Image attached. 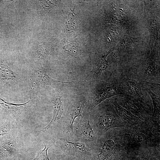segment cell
<instances>
[{
  "label": "cell",
  "mask_w": 160,
  "mask_h": 160,
  "mask_svg": "<svg viewBox=\"0 0 160 160\" xmlns=\"http://www.w3.org/2000/svg\"><path fill=\"white\" fill-rule=\"evenodd\" d=\"M57 144L66 155L80 157L87 155L89 153L85 144L80 142L60 138Z\"/></svg>",
  "instance_id": "cell-1"
},
{
  "label": "cell",
  "mask_w": 160,
  "mask_h": 160,
  "mask_svg": "<svg viewBox=\"0 0 160 160\" xmlns=\"http://www.w3.org/2000/svg\"><path fill=\"white\" fill-rule=\"evenodd\" d=\"M147 20V27L150 36V45L152 46L157 40L160 29L159 13L154 12L153 9L149 11L144 17Z\"/></svg>",
  "instance_id": "cell-2"
},
{
  "label": "cell",
  "mask_w": 160,
  "mask_h": 160,
  "mask_svg": "<svg viewBox=\"0 0 160 160\" xmlns=\"http://www.w3.org/2000/svg\"><path fill=\"white\" fill-rule=\"evenodd\" d=\"M121 90L114 84H111L101 89L98 92L93 103L95 108L102 101L112 96L121 94Z\"/></svg>",
  "instance_id": "cell-3"
},
{
  "label": "cell",
  "mask_w": 160,
  "mask_h": 160,
  "mask_svg": "<svg viewBox=\"0 0 160 160\" xmlns=\"http://www.w3.org/2000/svg\"><path fill=\"white\" fill-rule=\"evenodd\" d=\"M30 100L20 104H16L7 102L0 97V106L8 113L15 118H18L24 111Z\"/></svg>",
  "instance_id": "cell-4"
},
{
  "label": "cell",
  "mask_w": 160,
  "mask_h": 160,
  "mask_svg": "<svg viewBox=\"0 0 160 160\" xmlns=\"http://www.w3.org/2000/svg\"><path fill=\"white\" fill-rule=\"evenodd\" d=\"M115 147V143L111 139H108L103 143L99 151L97 157L98 160H113V156Z\"/></svg>",
  "instance_id": "cell-5"
},
{
  "label": "cell",
  "mask_w": 160,
  "mask_h": 160,
  "mask_svg": "<svg viewBox=\"0 0 160 160\" xmlns=\"http://www.w3.org/2000/svg\"><path fill=\"white\" fill-rule=\"evenodd\" d=\"M53 115L52 119L49 124L41 131L44 132L47 129L53 122L62 117L63 114V101L61 97L57 95L53 101Z\"/></svg>",
  "instance_id": "cell-6"
},
{
  "label": "cell",
  "mask_w": 160,
  "mask_h": 160,
  "mask_svg": "<svg viewBox=\"0 0 160 160\" xmlns=\"http://www.w3.org/2000/svg\"><path fill=\"white\" fill-rule=\"evenodd\" d=\"M86 101L85 100H81L73 106L70 111L68 119V127L70 131H73V124L75 119L82 116V112Z\"/></svg>",
  "instance_id": "cell-7"
},
{
  "label": "cell",
  "mask_w": 160,
  "mask_h": 160,
  "mask_svg": "<svg viewBox=\"0 0 160 160\" xmlns=\"http://www.w3.org/2000/svg\"><path fill=\"white\" fill-rule=\"evenodd\" d=\"M18 147V139L16 134L2 144L0 147V155H11L17 152Z\"/></svg>",
  "instance_id": "cell-8"
},
{
  "label": "cell",
  "mask_w": 160,
  "mask_h": 160,
  "mask_svg": "<svg viewBox=\"0 0 160 160\" xmlns=\"http://www.w3.org/2000/svg\"><path fill=\"white\" fill-rule=\"evenodd\" d=\"M115 47L111 48L104 55L100 56L97 61L92 71L95 76H100L108 66V64L106 60L107 56L112 52L115 50Z\"/></svg>",
  "instance_id": "cell-9"
},
{
  "label": "cell",
  "mask_w": 160,
  "mask_h": 160,
  "mask_svg": "<svg viewBox=\"0 0 160 160\" xmlns=\"http://www.w3.org/2000/svg\"><path fill=\"white\" fill-rule=\"evenodd\" d=\"M20 79V75L13 71L5 64L0 57V80L6 81H15Z\"/></svg>",
  "instance_id": "cell-10"
},
{
  "label": "cell",
  "mask_w": 160,
  "mask_h": 160,
  "mask_svg": "<svg viewBox=\"0 0 160 160\" xmlns=\"http://www.w3.org/2000/svg\"><path fill=\"white\" fill-rule=\"evenodd\" d=\"M141 39L140 37H134L126 35H123L115 47V49L125 51L130 49L133 44Z\"/></svg>",
  "instance_id": "cell-11"
},
{
  "label": "cell",
  "mask_w": 160,
  "mask_h": 160,
  "mask_svg": "<svg viewBox=\"0 0 160 160\" xmlns=\"http://www.w3.org/2000/svg\"><path fill=\"white\" fill-rule=\"evenodd\" d=\"M116 120L111 114L106 113L101 115L99 118L98 124L103 131L105 132L110 128L117 127Z\"/></svg>",
  "instance_id": "cell-12"
},
{
  "label": "cell",
  "mask_w": 160,
  "mask_h": 160,
  "mask_svg": "<svg viewBox=\"0 0 160 160\" xmlns=\"http://www.w3.org/2000/svg\"><path fill=\"white\" fill-rule=\"evenodd\" d=\"M79 131L80 134L85 139H92L95 137V134L92 126L87 119L82 120L80 124Z\"/></svg>",
  "instance_id": "cell-13"
},
{
  "label": "cell",
  "mask_w": 160,
  "mask_h": 160,
  "mask_svg": "<svg viewBox=\"0 0 160 160\" xmlns=\"http://www.w3.org/2000/svg\"><path fill=\"white\" fill-rule=\"evenodd\" d=\"M34 76L36 80L42 84H51L53 83L60 82L70 83V82L61 81L55 80L53 77H50L47 74L46 70L44 69L36 70L34 73Z\"/></svg>",
  "instance_id": "cell-14"
},
{
  "label": "cell",
  "mask_w": 160,
  "mask_h": 160,
  "mask_svg": "<svg viewBox=\"0 0 160 160\" xmlns=\"http://www.w3.org/2000/svg\"><path fill=\"white\" fill-rule=\"evenodd\" d=\"M140 83L134 79H128L126 81V87L131 94L139 97H143L141 88Z\"/></svg>",
  "instance_id": "cell-15"
},
{
  "label": "cell",
  "mask_w": 160,
  "mask_h": 160,
  "mask_svg": "<svg viewBox=\"0 0 160 160\" xmlns=\"http://www.w3.org/2000/svg\"><path fill=\"white\" fill-rule=\"evenodd\" d=\"M113 104L117 113L121 117L132 122L138 121V118L130 111L124 108L116 102H113Z\"/></svg>",
  "instance_id": "cell-16"
},
{
  "label": "cell",
  "mask_w": 160,
  "mask_h": 160,
  "mask_svg": "<svg viewBox=\"0 0 160 160\" xmlns=\"http://www.w3.org/2000/svg\"><path fill=\"white\" fill-rule=\"evenodd\" d=\"M13 126H12L9 119H8L4 123L0 126V138L9 137H12L16 135Z\"/></svg>",
  "instance_id": "cell-17"
},
{
  "label": "cell",
  "mask_w": 160,
  "mask_h": 160,
  "mask_svg": "<svg viewBox=\"0 0 160 160\" xmlns=\"http://www.w3.org/2000/svg\"><path fill=\"white\" fill-rule=\"evenodd\" d=\"M152 98L153 103L154 111L153 117L157 119L160 117V97L150 90H147Z\"/></svg>",
  "instance_id": "cell-18"
},
{
  "label": "cell",
  "mask_w": 160,
  "mask_h": 160,
  "mask_svg": "<svg viewBox=\"0 0 160 160\" xmlns=\"http://www.w3.org/2000/svg\"><path fill=\"white\" fill-rule=\"evenodd\" d=\"M123 108L127 110L138 115L142 114V110L138 104L131 100H125L122 102Z\"/></svg>",
  "instance_id": "cell-19"
},
{
  "label": "cell",
  "mask_w": 160,
  "mask_h": 160,
  "mask_svg": "<svg viewBox=\"0 0 160 160\" xmlns=\"http://www.w3.org/2000/svg\"><path fill=\"white\" fill-rule=\"evenodd\" d=\"M159 66L152 60L149 61L145 68L146 74L149 76H156L159 72Z\"/></svg>",
  "instance_id": "cell-20"
},
{
  "label": "cell",
  "mask_w": 160,
  "mask_h": 160,
  "mask_svg": "<svg viewBox=\"0 0 160 160\" xmlns=\"http://www.w3.org/2000/svg\"><path fill=\"white\" fill-rule=\"evenodd\" d=\"M127 135L129 139L134 142L143 143L147 140L146 135L142 133H131L128 134Z\"/></svg>",
  "instance_id": "cell-21"
},
{
  "label": "cell",
  "mask_w": 160,
  "mask_h": 160,
  "mask_svg": "<svg viewBox=\"0 0 160 160\" xmlns=\"http://www.w3.org/2000/svg\"><path fill=\"white\" fill-rule=\"evenodd\" d=\"M50 147L48 145H45L44 149L40 151L36 157L32 160H49L47 154V151Z\"/></svg>",
  "instance_id": "cell-22"
},
{
  "label": "cell",
  "mask_w": 160,
  "mask_h": 160,
  "mask_svg": "<svg viewBox=\"0 0 160 160\" xmlns=\"http://www.w3.org/2000/svg\"><path fill=\"white\" fill-rule=\"evenodd\" d=\"M78 45L75 42L66 43L63 44V48L66 52L73 53L76 52L78 49Z\"/></svg>",
  "instance_id": "cell-23"
},
{
  "label": "cell",
  "mask_w": 160,
  "mask_h": 160,
  "mask_svg": "<svg viewBox=\"0 0 160 160\" xmlns=\"http://www.w3.org/2000/svg\"><path fill=\"white\" fill-rule=\"evenodd\" d=\"M151 152H149L147 156L142 160H149L151 156Z\"/></svg>",
  "instance_id": "cell-24"
}]
</instances>
